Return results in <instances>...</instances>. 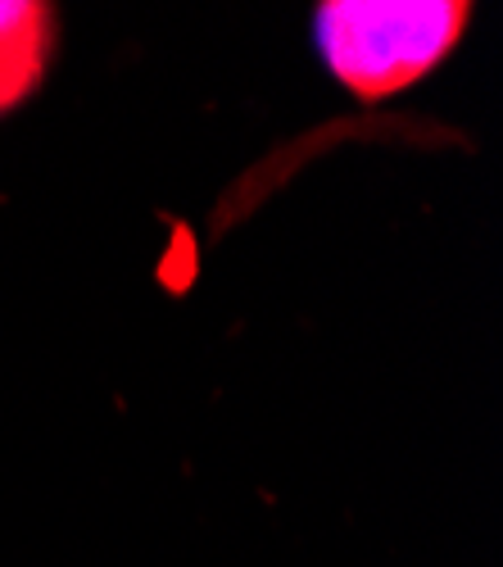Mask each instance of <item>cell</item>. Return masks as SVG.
Listing matches in <instances>:
<instances>
[{"instance_id": "1", "label": "cell", "mask_w": 503, "mask_h": 567, "mask_svg": "<svg viewBox=\"0 0 503 567\" xmlns=\"http://www.w3.org/2000/svg\"><path fill=\"white\" fill-rule=\"evenodd\" d=\"M468 6H317L313 41L327 73L358 101H390L468 32Z\"/></svg>"}, {"instance_id": "2", "label": "cell", "mask_w": 503, "mask_h": 567, "mask_svg": "<svg viewBox=\"0 0 503 567\" xmlns=\"http://www.w3.org/2000/svg\"><path fill=\"white\" fill-rule=\"evenodd\" d=\"M55 55L51 6H0V114L19 110L41 86Z\"/></svg>"}]
</instances>
